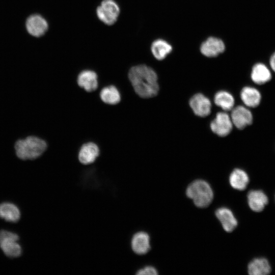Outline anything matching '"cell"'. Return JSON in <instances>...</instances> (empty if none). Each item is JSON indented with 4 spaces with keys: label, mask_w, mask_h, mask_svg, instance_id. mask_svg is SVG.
I'll use <instances>...</instances> for the list:
<instances>
[{
    "label": "cell",
    "mask_w": 275,
    "mask_h": 275,
    "mask_svg": "<svg viewBox=\"0 0 275 275\" xmlns=\"http://www.w3.org/2000/svg\"><path fill=\"white\" fill-rule=\"evenodd\" d=\"M128 77L135 93L141 97L149 98L157 94V75L150 67L146 65L133 66L129 70Z\"/></svg>",
    "instance_id": "obj_1"
},
{
    "label": "cell",
    "mask_w": 275,
    "mask_h": 275,
    "mask_svg": "<svg viewBox=\"0 0 275 275\" xmlns=\"http://www.w3.org/2000/svg\"><path fill=\"white\" fill-rule=\"evenodd\" d=\"M16 157L23 161L33 160L41 157L47 149V144L42 138L30 135L17 140L14 145Z\"/></svg>",
    "instance_id": "obj_2"
},
{
    "label": "cell",
    "mask_w": 275,
    "mask_h": 275,
    "mask_svg": "<svg viewBox=\"0 0 275 275\" xmlns=\"http://www.w3.org/2000/svg\"><path fill=\"white\" fill-rule=\"evenodd\" d=\"M186 194L193 200L195 205L200 208L207 207L213 198L210 186L202 180H197L191 182L187 187Z\"/></svg>",
    "instance_id": "obj_3"
},
{
    "label": "cell",
    "mask_w": 275,
    "mask_h": 275,
    "mask_svg": "<svg viewBox=\"0 0 275 275\" xmlns=\"http://www.w3.org/2000/svg\"><path fill=\"white\" fill-rule=\"evenodd\" d=\"M119 14V6L114 0H103L96 9L99 19L108 25L116 22Z\"/></svg>",
    "instance_id": "obj_4"
},
{
    "label": "cell",
    "mask_w": 275,
    "mask_h": 275,
    "mask_svg": "<svg viewBox=\"0 0 275 275\" xmlns=\"http://www.w3.org/2000/svg\"><path fill=\"white\" fill-rule=\"evenodd\" d=\"M18 236L6 230L0 232V248L4 253L9 257L15 258L21 254V248L17 242Z\"/></svg>",
    "instance_id": "obj_5"
},
{
    "label": "cell",
    "mask_w": 275,
    "mask_h": 275,
    "mask_svg": "<svg viewBox=\"0 0 275 275\" xmlns=\"http://www.w3.org/2000/svg\"><path fill=\"white\" fill-rule=\"evenodd\" d=\"M210 128L213 132L219 136H226L232 130L233 123L231 117L225 112L217 113L210 123Z\"/></svg>",
    "instance_id": "obj_6"
},
{
    "label": "cell",
    "mask_w": 275,
    "mask_h": 275,
    "mask_svg": "<svg viewBox=\"0 0 275 275\" xmlns=\"http://www.w3.org/2000/svg\"><path fill=\"white\" fill-rule=\"evenodd\" d=\"M225 44L221 39L215 37H209L200 45L201 53L207 58H214L223 53Z\"/></svg>",
    "instance_id": "obj_7"
},
{
    "label": "cell",
    "mask_w": 275,
    "mask_h": 275,
    "mask_svg": "<svg viewBox=\"0 0 275 275\" xmlns=\"http://www.w3.org/2000/svg\"><path fill=\"white\" fill-rule=\"evenodd\" d=\"M189 105L195 114L199 117H205L211 113V102L202 94L194 95L189 100Z\"/></svg>",
    "instance_id": "obj_8"
},
{
    "label": "cell",
    "mask_w": 275,
    "mask_h": 275,
    "mask_svg": "<svg viewBox=\"0 0 275 275\" xmlns=\"http://www.w3.org/2000/svg\"><path fill=\"white\" fill-rule=\"evenodd\" d=\"M25 25L28 33L36 37L43 35L48 28L47 21L39 14L29 16L26 19Z\"/></svg>",
    "instance_id": "obj_9"
},
{
    "label": "cell",
    "mask_w": 275,
    "mask_h": 275,
    "mask_svg": "<svg viewBox=\"0 0 275 275\" xmlns=\"http://www.w3.org/2000/svg\"><path fill=\"white\" fill-rule=\"evenodd\" d=\"M231 119L236 127L242 129L252 123L253 115L249 109L239 105L232 108Z\"/></svg>",
    "instance_id": "obj_10"
},
{
    "label": "cell",
    "mask_w": 275,
    "mask_h": 275,
    "mask_svg": "<svg viewBox=\"0 0 275 275\" xmlns=\"http://www.w3.org/2000/svg\"><path fill=\"white\" fill-rule=\"evenodd\" d=\"M130 245L135 254L140 255L147 254L151 249L149 235L144 231L135 233L131 238Z\"/></svg>",
    "instance_id": "obj_11"
},
{
    "label": "cell",
    "mask_w": 275,
    "mask_h": 275,
    "mask_svg": "<svg viewBox=\"0 0 275 275\" xmlns=\"http://www.w3.org/2000/svg\"><path fill=\"white\" fill-rule=\"evenodd\" d=\"M248 203L251 209L259 212L265 208L268 204V199L261 190H251L247 195Z\"/></svg>",
    "instance_id": "obj_12"
},
{
    "label": "cell",
    "mask_w": 275,
    "mask_h": 275,
    "mask_svg": "<svg viewBox=\"0 0 275 275\" xmlns=\"http://www.w3.org/2000/svg\"><path fill=\"white\" fill-rule=\"evenodd\" d=\"M99 154V149L96 144L89 142L80 148L78 158L79 162L85 165L94 162Z\"/></svg>",
    "instance_id": "obj_13"
},
{
    "label": "cell",
    "mask_w": 275,
    "mask_h": 275,
    "mask_svg": "<svg viewBox=\"0 0 275 275\" xmlns=\"http://www.w3.org/2000/svg\"><path fill=\"white\" fill-rule=\"evenodd\" d=\"M77 84L87 92H93L98 87L97 75L94 71L85 70L77 76Z\"/></svg>",
    "instance_id": "obj_14"
},
{
    "label": "cell",
    "mask_w": 275,
    "mask_h": 275,
    "mask_svg": "<svg viewBox=\"0 0 275 275\" xmlns=\"http://www.w3.org/2000/svg\"><path fill=\"white\" fill-rule=\"evenodd\" d=\"M215 215L220 222L224 229L227 232L233 231L237 226V221L233 212L229 209L221 207L215 211Z\"/></svg>",
    "instance_id": "obj_15"
},
{
    "label": "cell",
    "mask_w": 275,
    "mask_h": 275,
    "mask_svg": "<svg viewBox=\"0 0 275 275\" xmlns=\"http://www.w3.org/2000/svg\"><path fill=\"white\" fill-rule=\"evenodd\" d=\"M248 273L250 275H266L271 271L270 263L265 258H257L248 264Z\"/></svg>",
    "instance_id": "obj_16"
},
{
    "label": "cell",
    "mask_w": 275,
    "mask_h": 275,
    "mask_svg": "<svg viewBox=\"0 0 275 275\" xmlns=\"http://www.w3.org/2000/svg\"><path fill=\"white\" fill-rule=\"evenodd\" d=\"M173 49L172 45L162 39L154 40L151 45V51L154 57L157 60L164 59Z\"/></svg>",
    "instance_id": "obj_17"
},
{
    "label": "cell",
    "mask_w": 275,
    "mask_h": 275,
    "mask_svg": "<svg viewBox=\"0 0 275 275\" xmlns=\"http://www.w3.org/2000/svg\"><path fill=\"white\" fill-rule=\"evenodd\" d=\"M229 182L233 188L243 190L246 188L249 184V177L243 170L235 169L230 175Z\"/></svg>",
    "instance_id": "obj_18"
},
{
    "label": "cell",
    "mask_w": 275,
    "mask_h": 275,
    "mask_svg": "<svg viewBox=\"0 0 275 275\" xmlns=\"http://www.w3.org/2000/svg\"><path fill=\"white\" fill-rule=\"evenodd\" d=\"M240 97L243 103L250 107L257 106L261 99V96L259 91L251 87H245L242 89Z\"/></svg>",
    "instance_id": "obj_19"
},
{
    "label": "cell",
    "mask_w": 275,
    "mask_h": 275,
    "mask_svg": "<svg viewBox=\"0 0 275 275\" xmlns=\"http://www.w3.org/2000/svg\"><path fill=\"white\" fill-rule=\"evenodd\" d=\"M251 78L257 84H263L270 80L271 74L268 68L263 64H255L252 70Z\"/></svg>",
    "instance_id": "obj_20"
},
{
    "label": "cell",
    "mask_w": 275,
    "mask_h": 275,
    "mask_svg": "<svg viewBox=\"0 0 275 275\" xmlns=\"http://www.w3.org/2000/svg\"><path fill=\"white\" fill-rule=\"evenodd\" d=\"M20 217L18 207L10 203H3L0 205V218L10 222H16Z\"/></svg>",
    "instance_id": "obj_21"
},
{
    "label": "cell",
    "mask_w": 275,
    "mask_h": 275,
    "mask_svg": "<svg viewBox=\"0 0 275 275\" xmlns=\"http://www.w3.org/2000/svg\"><path fill=\"white\" fill-rule=\"evenodd\" d=\"M100 97L102 101L108 104H116L121 100L120 92L114 86L103 88L100 91Z\"/></svg>",
    "instance_id": "obj_22"
},
{
    "label": "cell",
    "mask_w": 275,
    "mask_h": 275,
    "mask_svg": "<svg viewBox=\"0 0 275 275\" xmlns=\"http://www.w3.org/2000/svg\"><path fill=\"white\" fill-rule=\"evenodd\" d=\"M214 102L224 111L232 109L234 105V98L228 92L220 91L217 92L214 98Z\"/></svg>",
    "instance_id": "obj_23"
},
{
    "label": "cell",
    "mask_w": 275,
    "mask_h": 275,
    "mask_svg": "<svg viewBox=\"0 0 275 275\" xmlns=\"http://www.w3.org/2000/svg\"><path fill=\"white\" fill-rule=\"evenodd\" d=\"M137 275H156L158 274L157 270L155 267L151 266H147L142 268L137 271Z\"/></svg>",
    "instance_id": "obj_24"
},
{
    "label": "cell",
    "mask_w": 275,
    "mask_h": 275,
    "mask_svg": "<svg viewBox=\"0 0 275 275\" xmlns=\"http://www.w3.org/2000/svg\"><path fill=\"white\" fill-rule=\"evenodd\" d=\"M270 65L272 69L275 72V52L272 55L270 60Z\"/></svg>",
    "instance_id": "obj_25"
}]
</instances>
